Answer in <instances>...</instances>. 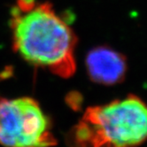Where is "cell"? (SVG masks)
<instances>
[{
	"label": "cell",
	"mask_w": 147,
	"mask_h": 147,
	"mask_svg": "<svg viewBox=\"0 0 147 147\" xmlns=\"http://www.w3.org/2000/svg\"><path fill=\"white\" fill-rule=\"evenodd\" d=\"M86 67L93 82L103 85H114L125 78L127 62L120 52L107 46H99L88 53Z\"/></svg>",
	"instance_id": "277c9868"
},
{
	"label": "cell",
	"mask_w": 147,
	"mask_h": 147,
	"mask_svg": "<svg viewBox=\"0 0 147 147\" xmlns=\"http://www.w3.org/2000/svg\"><path fill=\"white\" fill-rule=\"evenodd\" d=\"M9 22L13 48L30 65L62 78L75 74L77 36L51 3L16 0Z\"/></svg>",
	"instance_id": "6da1fadb"
},
{
	"label": "cell",
	"mask_w": 147,
	"mask_h": 147,
	"mask_svg": "<svg viewBox=\"0 0 147 147\" xmlns=\"http://www.w3.org/2000/svg\"><path fill=\"white\" fill-rule=\"evenodd\" d=\"M50 119L30 97L0 96V144L5 147H53Z\"/></svg>",
	"instance_id": "3957f363"
},
{
	"label": "cell",
	"mask_w": 147,
	"mask_h": 147,
	"mask_svg": "<svg viewBox=\"0 0 147 147\" xmlns=\"http://www.w3.org/2000/svg\"><path fill=\"white\" fill-rule=\"evenodd\" d=\"M147 139V104L128 95L88 107L68 131V147H138Z\"/></svg>",
	"instance_id": "7a4b0ae2"
}]
</instances>
